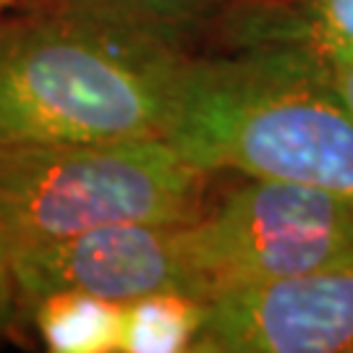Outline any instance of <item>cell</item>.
Here are the masks:
<instances>
[{"label":"cell","mask_w":353,"mask_h":353,"mask_svg":"<svg viewBox=\"0 0 353 353\" xmlns=\"http://www.w3.org/2000/svg\"><path fill=\"white\" fill-rule=\"evenodd\" d=\"M21 303L24 301H21V290H19L16 272H13L11 252H8L6 239L0 236V332L13 327Z\"/></svg>","instance_id":"cell-11"},{"label":"cell","mask_w":353,"mask_h":353,"mask_svg":"<svg viewBox=\"0 0 353 353\" xmlns=\"http://www.w3.org/2000/svg\"><path fill=\"white\" fill-rule=\"evenodd\" d=\"M330 71H332V79H335V84L341 89V94L345 97V102H348V108L353 110V61L332 65Z\"/></svg>","instance_id":"cell-12"},{"label":"cell","mask_w":353,"mask_h":353,"mask_svg":"<svg viewBox=\"0 0 353 353\" xmlns=\"http://www.w3.org/2000/svg\"><path fill=\"white\" fill-rule=\"evenodd\" d=\"M11 3H16V0H0V8H3V6H11Z\"/></svg>","instance_id":"cell-13"},{"label":"cell","mask_w":353,"mask_h":353,"mask_svg":"<svg viewBox=\"0 0 353 353\" xmlns=\"http://www.w3.org/2000/svg\"><path fill=\"white\" fill-rule=\"evenodd\" d=\"M32 322L42 345L52 353H121L123 303L84 290H50L34 301Z\"/></svg>","instance_id":"cell-7"},{"label":"cell","mask_w":353,"mask_h":353,"mask_svg":"<svg viewBox=\"0 0 353 353\" xmlns=\"http://www.w3.org/2000/svg\"><path fill=\"white\" fill-rule=\"evenodd\" d=\"M165 139L207 176L239 173L353 199V110L330 65L290 45L189 58Z\"/></svg>","instance_id":"cell-2"},{"label":"cell","mask_w":353,"mask_h":353,"mask_svg":"<svg viewBox=\"0 0 353 353\" xmlns=\"http://www.w3.org/2000/svg\"><path fill=\"white\" fill-rule=\"evenodd\" d=\"M186 223H118L63 241L11 246L24 306L42 293L71 288L128 303L157 290H186Z\"/></svg>","instance_id":"cell-6"},{"label":"cell","mask_w":353,"mask_h":353,"mask_svg":"<svg viewBox=\"0 0 353 353\" xmlns=\"http://www.w3.org/2000/svg\"><path fill=\"white\" fill-rule=\"evenodd\" d=\"M189 55L176 39L63 0L0 21V150L165 137Z\"/></svg>","instance_id":"cell-1"},{"label":"cell","mask_w":353,"mask_h":353,"mask_svg":"<svg viewBox=\"0 0 353 353\" xmlns=\"http://www.w3.org/2000/svg\"><path fill=\"white\" fill-rule=\"evenodd\" d=\"M353 351V259L214 296L191 353Z\"/></svg>","instance_id":"cell-5"},{"label":"cell","mask_w":353,"mask_h":353,"mask_svg":"<svg viewBox=\"0 0 353 353\" xmlns=\"http://www.w3.org/2000/svg\"><path fill=\"white\" fill-rule=\"evenodd\" d=\"M254 45H290L325 65L353 61V0H299L296 11L265 21Z\"/></svg>","instance_id":"cell-9"},{"label":"cell","mask_w":353,"mask_h":353,"mask_svg":"<svg viewBox=\"0 0 353 353\" xmlns=\"http://www.w3.org/2000/svg\"><path fill=\"white\" fill-rule=\"evenodd\" d=\"M207 319V301L186 290H157L123 303L121 353L191 351Z\"/></svg>","instance_id":"cell-8"},{"label":"cell","mask_w":353,"mask_h":353,"mask_svg":"<svg viewBox=\"0 0 353 353\" xmlns=\"http://www.w3.org/2000/svg\"><path fill=\"white\" fill-rule=\"evenodd\" d=\"M210 176L165 137L0 150V236L63 241L118 223H191Z\"/></svg>","instance_id":"cell-3"},{"label":"cell","mask_w":353,"mask_h":353,"mask_svg":"<svg viewBox=\"0 0 353 353\" xmlns=\"http://www.w3.org/2000/svg\"><path fill=\"white\" fill-rule=\"evenodd\" d=\"M194 296L293 278L353 259V199L332 191L246 178L183 225Z\"/></svg>","instance_id":"cell-4"},{"label":"cell","mask_w":353,"mask_h":353,"mask_svg":"<svg viewBox=\"0 0 353 353\" xmlns=\"http://www.w3.org/2000/svg\"><path fill=\"white\" fill-rule=\"evenodd\" d=\"M71 3L126 19L176 39L181 29L196 24L223 0H71Z\"/></svg>","instance_id":"cell-10"}]
</instances>
